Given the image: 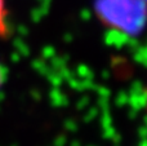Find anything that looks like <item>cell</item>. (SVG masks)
Wrapping results in <instances>:
<instances>
[{
	"mask_svg": "<svg viewBox=\"0 0 147 146\" xmlns=\"http://www.w3.org/2000/svg\"><path fill=\"white\" fill-rule=\"evenodd\" d=\"M3 83V71H1V67H0V85Z\"/></svg>",
	"mask_w": 147,
	"mask_h": 146,
	"instance_id": "7a4b0ae2",
	"label": "cell"
},
{
	"mask_svg": "<svg viewBox=\"0 0 147 146\" xmlns=\"http://www.w3.org/2000/svg\"><path fill=\"white\" fill-rule=\"evenodd\" d=\"M10 32L8 22V9L5 0H0V38H7Z\"/></svg>",
	"mask_w": 147,
	"mask_h": 146,
	"instance_id": "6da1fadb",
	"label": "cell"
},
{
	"mask_svg": "<svg viewBox=\"0 0 147 146\" xmlns=\"http://www.w3.org/2000/svg\"><path fill=\"white\" fill-rule=\"evenodd\" d=\"M146 109H147V98H146Z\"/></svg>",
	"mask_w": 147,
	"mask_h": 146,
	"instance_id": "3957f363",
	"label": "cell"
}]
</instances>
